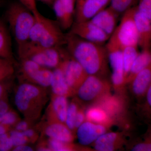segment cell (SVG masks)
I'll list each match as a JSON object with an SVG mask.
<instances>
[{"label": "cell", "instance_id": "obj_1", "mask_svg": "<svg viewBox=\"0 0 151 151\" xmlns=\"http://www.w3.org/2000/svg\"><path fill=\"white\" fill-rule=\"evenodd\" d=\"M67 51L88 75L106 73L108 53L106 47L85 40L69 32L66 34Z\"/></svg>", "mask_w": 151, "mask_h": 151}, {"label": "cell", "instance_id": "obj_2", "mask_svg": "<svg viewBox=\"0 0 151 151\" xmlns=\"http://www.w3.org/2000/svg\"><path fill=\"white\" fill-rule=\"evenodd\" d=\"M45 88L29 82L22 83L17 88L15 105L25 119L32 122L40 117L48 100Z\"/></svg>", "mask_w": 151, "mask_h": 151}, {"label": "cell", "instance_id": "obj_3", "mask_svg": "<svg viewBox=\"0 0 151 151\" xmlns=\"http://www.w3.org/2000/svg\"><path fill=\"white\" fill-rule=\"evenodd\" d=\"M35 22L30 32L29 41L45 47H60L66 43V35L57 22L44 16L39 11L34 13Z\"/></svg>", "mask_w": 151, "mask_h": 151}, {"label": "cell", "instance_id": "obj_4", "mask_svg": "<svg viewBox=\"0 0 151 151\" xmlns=\"http://www.w3.org/2000/svg\"><path fill=\"white\" fill-rule=\"evenodd\" d=\"M6 15L18 47H19L29 41L30 32L35 22L34 15L19 2L11 4Z\"/></svg>", "mask_w": 151, "mask_h": 151}, {"label": "cell", "instance_id": "obj_5", "mask_svg": "<svg viewBox=\"0 0 151 151\" xmlns=\"http://www.w3.org/2000/svg\"><path fill=\"white\" fill-rule=\"evenodd\" d=\"M60 47H45L28 41L18 47L20 59L27 58L42 67L55 68L62 61L66 52Z\"/></svg>", "mask_w": 151, "mask_h": 151}, {"label": "cell", "instance_id": "obj_6", "mask_svg": "<svg viewBox=\"0 0 151 151\" xmlns=\"http://www.w3.org/2000/svg\"><path fill=\"white\" fill-rule=\"evenodd\" d=\"M136 6L123 14L121 22L116 28L106 45V48H115L122 50L129 46H137L139 36L134 19Z\"/></svg>", "mask_w": 151, "mask_h": 151}, {"label": "cell", "instance_id": "obj_7", "mask_svg": "<svg viewBox=\"0 0 151 151\" xmlns=\"http://www.w3.org/2000/svg\"><path fill=\"white\" fill-rule=\"evenodd\" d=\"M68 54L67 52L58 66L62 69L68 86L76 93L78 87L89 75L72 57L68 56Z\"/></svg>", "mask_w": 151, "mask_h": 151}, {"label": "cell", "instance_id": "obj_8", "mask_svg": "<svg viewBox=\"0 0 151 151\" xmlns=\"http://www.w3.org/2000/svg\"><path fill=\"white\" fill-rule=\"evenodd\" d=\"M108 84L96 75H89L78 87L76 93L79 99L91 101L98 99L106 94Z\"/></svg>", "mask_w": 151, "mask_h": 151}, {"label": "cell", "instance_id": "obj_9", "mask_svg": "<svg viewBox=\"0 0 151 151\" xmlns=\"http://www.w3.org/2000/svg\"><path fill=\"white\" fill-rule=\"evenodd\" d=\"M70 32L93 43L103 45L110 37L90 20L74 22L70 28Z\"/></svg>", "mask_w": 151, "mask_h": 151}, {"label": "cell", "instance_id": "obj_10", "mask_svg": "<svg viewBox=\"0 0 151 151\" xmlns=\"http://www.w3.org/2000/svg\"><path fill=\"white\" fill-rule=\"evenodd\" d=\"M110 2L111 0H76L74 22L90 20Z\"/></svg>", "mask_w": 151, "mask_h": 151}, {"label": "cell", "instance_id": "obj_11", "mask_svg": "<svg viewBox=\"0 0 151 151\" xmlns=\"http://www.w3.org/2000/svg\"><path fill=\"white\" fill-rule=\"evenodd\" d=\"M76 0H55L52 4L57 22L62 29H70L74 22Z\"/></svg>", "mask_w": 151, "mask_h": 151}, {"label": "cell", "instance_id": "obj_12", "mask_svg": "<svg viewBox=\"0 0 151 151\" xmlns=\"http://www.w3.org/2000/svg\"><path fill=\"white\" fill-rule=\"evenodd\" d=\"M105 126L86 121L77 129V139L79 144L83 146L90 145L106 133Z\"/></svg>", "mask_w": 151, "mask_h": 151}, {"label": "cell", "instance_id": "obj_13", "mask_svg": "<svg viewBox=\"0 0 151 151\" xmlns=\"http://www.w3.org/2000/svg\"><path fill=\"white\" fill-rule=\"evenodd\" d=\"M67 98L52 94L47 110L48 122H58L65 124L69 104Z\"/></svg>", "mask_w": 151, "mask_h": 151}, {"label": "cell", "instance_id": "obj_14", "mask_svg": "<svg viewBox=\"0 0 151 151\" xmlns=\"http://www.w3.org/2000/svg\"><path fill=\"white\" fill-rule=\"evenodd\" d=\"M106 49L109 62L113 69L112 82L116 87H119L125 82L122 51L119 49Z\"/></svg>", "mask_w": 151, "mask_h": 151}, {"label": "cell", "instance_id": "obj_15", "mask_svg": "<svg viewBox=\"0 0 151 151\" xmlns=\"http://www.w3.org/2000/svg\"><path fill=\"white\" fill-rule=\"evenodd\" d=\"M118 16L109 7L98 13L90 21L110 37L116 29Z\"/></svg>", "mask_w": 151, "mask_h": 151}, {"label": "cell", "instance_id": "obj_16", "mask_svg": "<svg viewBox=\"0 0 151 151\" xmlns=\"http://www.w3.org/2000/svg\"><path fill=\"white\" fill-rule=\"evenodd\" d=\"M134 19L138 36V45L143 50L150 49L151 45V20L141 14L136 6Z\"/></svg>", "mask_w": 151, "mask_h": 151}, {"label": "cell", "instance_id": "obj_17", "mask_svg": "<svg viewBox=\"0 0 151 151\" xmlns=\"http://www.w3.org/2000/svg\"><path fill=\"white\" fill-rule=\"evenodd\" d=\"M44 133L48 138L67 143H72L74 140L72 131L65 124L58 122H48L45 127Z\"/></svg>", "mask_w": 151, "mask_h": 151}, {"label": "cell", "instance_id": "obj_18", "mask_svg": "<svg viewBox=\"0 0 151 151\" xmlns=\"http://www.w3.org/2000/svg\"><path fill=\"white\" fill-rule=\"evenodd\" d=\"M52 94L68 97L75 94V92L68 86L64 78L62 69L59 66L52 71L51 84Z\"/></svg>", "mask_w": 151, "mask_h": 151}, {"label": "cell", "instance_id": "obj_19", "mask_svg": "<svg viewBox=\"0 0 151 151\" xmlns=\"http://www.w3.org/2000/svg\"><path fill=\"white\" fill-rule=\"evenodd\" d=\"M151 81V65L139 72L131 81L133 92L138 96L143 95L150 86Z\"/></svg>", "mask_w": 151, "mask_h": 151}, {"label": "cell", "instance_id": "obj_20", "mask_svg": "<svg viewBox=\"0 0 151 151\" xmlns=\"http://www.w3.org/2000/svg\"><path fill=\"white\" fill-rule=\"evenodd\" d=\"M151 65V54L150 49L143 50L136 58L125 82H131L133 78L143 69Z\"/></svg>", "mask_w": 151, "mask_h": 151}, {"label": "cell", "instance_id": "obj_21", "mask_svg": "<svg viewBox=\"0 0 151 151\" xmlns=\"http://www.w3.org/2000/svg\"><path fill=\"white\" fill-rule=\"evenodd\" d=\"M119 135L113 132L105 133L94 141V147L99 151H112L119 143Z\"/></svg>", "mask_w": 151, "mask_h": 151}, {"label": "cell", "instance_id": "obj_22", "mask_svg": "<svg viewBox=\"0 0 151 151\" xmlns=\"http://www.w3.org/2000/svg\"><path fill=\"white\" fill-rule=\"evenodd\" d=\"M0 58L13 59L10 37L7 28L0 19Z\"/></svg>", "mask_w": 151, "mask_h": 151}, {"label": "cell", "instance_id": "obj_23", "mask_svg": "<svg viewBox=\"0 0 151 151\" xmlns=\"http://www.w3.org/2000/svg\"><path fill=\"white\" fill-rule=\"evenodd\" d=\"M86 121L106 126L111 122L110 117L99 106L89 108L85 113Z\"/></svg>", "mask_w": 151, "mask_h": 151}, {"label": "cell", "instance_id": "obj_24", "mask_svg": "<svg viewBox=\"0 0 151 151\" xmlns=\"http://www.w3.org/2000/svg\"><path fill=\"white\" fill-rule=\"evenodd\" d=\"M124 64V76L126 81L133 63L139 54L137 46H129L122 50Z\"/></svg>", "mask_w": 151, "mask_h": 151}, {"label": "cell", "instance_id": "obj_25", "mask_svg": "<svg viewBox=\"0 0 151 151\" xmlns=\"http://www.w3.org/2000/svg\"><path fill=\"white\" fill-rule=\"evenodd\" d=\"M52 78V71L50 68L42 67L35 76L30 83L47 88L50 86Z\"/></svg>", "mask_w": 151, "mask_h": 151}, {"label": "cell", "instance_id": "obj_26", "mask_svg": "<svg viewBox=\"0 0 151 151\" xmlns=\"http://www.w3.org/2000/svg\"><path fill=\"white\" fill-rule=\"evenodd\" d=\"M139 0H111L110 7L118 15L136 6Z\"/></svg>", "mask_w": 151, "mask_h": 151}, {"label": "cell", "instance_id": "obj_27", "mask_svg": "<svg viewBox=\"0 0 151 151\" xmlns=\"http://www.w3.org/2000/svg\"><path fill=\"white\" fill-rule=\"evenodd\" d=\"M100 107L103 109L106 113L111 117V115L116 114L120 108V102L118 99L114 97H103L101 100Z\"/></svg>", "mask_w": 151, "mask_h": 151}, {"label": "cell", "instance_id": "obj_28", "mask_svg": "<svg viewBox=\"0 0 151 151\" xmlns=\"http://www.w3.org/2000/svg\"><path fill=\"white\" fill-rule=\"evenodd\" d=\"M14 72L12 60L0 58V81L9 78Z\"/></svg>", "mask_w": 151, "mask_h": 151}, {"label": "cell", "instance_id": "obj_29", "mask_svg": "<svg viewBox=\"0 0 151 151\" xmlns=\"http://www.w3.org/2000/svg\"><path fill=\"white\" fill-rule=\"evenodd\" d=\"M78 109L77 104L74 102H71L68 104L65 124L68 128L72 132L75 130L74 123Z\"/></svg>", "mask_w": 151, "mask_h": 151}, {"label": "cell", "instance_id": "obj_30", "mask_svg": "<svg viewBox=\"0 0 151 151\" xmlns=\"http://www.w3.org/2000/svg\"><path fill=\"white\" fill-rule=\"evenodd\" d=\"M47 144L50 151H69L74 149L72 143L63 142L50 138H49Z\"/></svg>", "mask_w": 151, "mask_h": 151}, {"label": "cell", "instance_id": "obj_31", "mask_svg": "<svg viewBox=\"0 0 151 151\" xmlns=\"http://www.w3.org/2000/svg\"><path fill=\"white\" fill-rule=\"evenodd\" d=\"M19 120L17 113L12 110H9L5 114L0 116V124L10 127H14Z\"/></svg>", "mask_w": 151, "mask_h": 151}, {"label": "cell", "instance_id": "obj_32", "mask_svg": "<svg viewBox=\"0 0 151 151\" xmlns=\"http://www.w3.org/2000/svg\"><path fill=\"white\" fill-rule=\"evenodd\" d=\"M8 133L14 147L26 145L29 142L28 139L24 135L22 132H19L15 129H11Z\"/></svg>", "mask_w": 151, "mask_h": 151}, {"label": "cell", "instance_id": "obj_33", "mask_svg": "<svg viewBox=\"0 0 151 151\" xmlns=\"http://www.w3.org/2000/svg\"><path fill=\"white\" fill-rule=\"evenodd\" d=\"M137 6L138 11L151 20V0H140Z\"/></svg>", "mask_w": 151, "mask_h": 151}, {"label": "cell", "instance_id": "obj_34", "mask_svg": "<svg viewBox=\"0 0 151 151\" xmlns=\"http://www.w3.org/2000/svg\"><path fill=\"white\" fill-rule=\"evenodd\" d=\"M14 146L8 132L0 135V151H7L12 150Z\"/></svg>", "mask_w": 151, "mask_h": 151}, {"label": "cell", "instance_id": "obj_35", "mask_svg": "<svg viewBox=\"0 0 151 151\" xmlns=\"http://www.w3.org/2000/svg\"><path fill=\"white\" fill-rule=\"evenodd\" d=\"M32 122L25 119L24 120H19L14 126V129L19 132H23L25 130L30 128L31 124Z\"/></svg>", "mask_w": 151, "mask_h": 151}, {"label": "cell", "instance_id": "obj_36", "mask_svg": "<svg viewBox=\"0 0 151 151\" xmlns=\"http://www.w3.org/2000/svg\"><path fill=\"white\" fill-rule=\"evenodd\" d=\"M33 14L38 12L36 4V0H19Z\"/></svg>", "mask_w": 151, "mask_h": 151}, {"label": "cell", "instance_id": "obj_37", "mask_svg": "<svg viewBox=\"0 0 151 151\" xmlns=\"http://www.w3.org/2000/svg\"><path fill=\"white\" fill-rule=\"evenodd\" d=\"M22 133L27 138L29 142H35L38 137L37 132H36L35 130L32 129L31 128H29L25 130Z\"/></svg>", "mask_w": 151, "mask_h": 151}, {"label": "cell", "instance_id": "obj_38", "mask_svg": "<svg viewBox=\"0 0 151 151\" xmlns=\"http://www.w3.org/2000/svg\"><path fill=\"white\" fill-rule=\"evenodd\" d=\"M85 114L84 111L82 109H78L74 123L75 129H77V128L85 122Z\"/></svg>", "mask_w": 151, "mask_h": 151}, {"label": "cell", "instance_id": "obj_39", "mask_svg": "<svg viewBox=\"0 0 151 151\" xmlns=\"http://www.w3.org/2000/svg\"><path fill=\"white\" fill-rule=\"evenodd\" d=\"M10 110L6 97L0 99V116L5 114Z\"/></svg>", "mask_w": 151, "mask_h": 151}, {"label": "cell", "instance_id": "obj_40", "mask_svg": "<svg viewBox=\"0 0 151 151\" xmlns=\"http://www.w3.org/2000/svg\"><path fill=\"white\" fill-rule=\"evenodd\" d=\"M151 144L147 143H141L134 146L132 149L133 151H151Z\"/></svg>", "mask_w": 151, "mask_h": 151}, {"label": "cell", "instance_id": "obj_41", "mask_svg": "<svg viewBox=\"0 0 151 151\" xmlns=\"http://www.w3.org/2000/svg\"><path fill=\"white\" fill-rule=\"evenodd\" d=\"M4 81H0V99L6 97L7 91L8 90L7 85L5 84Z\"/></svg>", "mask_w": 151, "mask_h": 151}, {"label": "cell", "instance_id": "obj_42", "mask_svg": "<svg viewBox=\"0 0 151 151\" xmlns=\"http://www.w3.org/2000/svg\"><path fill=\"white\" fill-rule=\"evenodd\" d=\"M12 151H32L33 149L30 146L26 145H21L14 147Z\"/></svg>", "mask_w": 151, "mask_h": 151}, {"label": "cell", "instance_id": "obj_43", "mask_svg": "<svg viewBox=\"0 0 151 151\" xmlns=\"http://www.w3.org/2000/svg\"><path fill=\"white\" fill-rule=\"evenodd\" d=\"M11 127L0 124V135L8 133L11 130Z\"/></svg>", "mask_w": 151, "mask_h": 151}, {"label": "cell", "instance_id": "obj_44", "mask_svg": "<svg viewBox=\"0 0 151 151\" xmlns=\"http://www.w3.org/2000/svg\"><path fill=\"white\" fill-rule=\"evenodd\" d=\"M147 100L150 106L151 105V85L147 90Z\"/></svg>", "mask_w": 151, "mask_h": 151}, {"label": "cell", "instance_id": "obj_45", "mask_svg": "<svg viewBox=\"0 0 151 151\" xmlns=\"http://www.w3.org/2000/svg\"><path fill=\"white\" fill-rule=\"evenodd\" d=\"M47 5L52 4L55 0H38Z\"/></svg>", "mask_w": 151, "mask_h": 151}, {"label": "cell", "instance_id": "obj_46", "mask_svg": "<svg viewBox=\"0 0 151 151\" xmlns=\"http://www.w3.org/2000/svg\"><path fill=\"white\" fill-rule=\"evenodd\" d=\"M139 1H140V0H139Z\"/></svg>", "mask_w": 151, "mask_h": 151}]
</instances>
